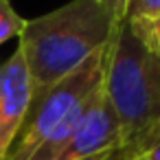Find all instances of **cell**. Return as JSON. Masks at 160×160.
<instances>
[{"label": "cell", "mask_w": 160, "mask_h": 160, "mask_svg": "<svg viewBox=\"0 0 160 160\" xmlns=\"http://www.w3.org/2000/svg\"><path fill=\"white\" fill-rule=\"evenodd\" d=\"M134 160H147V158H142V156H140V158H134Z\"/></svg>", "instance_id": "30bf717a"}, {"label": "cell", "mask_w": 160, "mask_h": 160, "mask_svg": "<svg viewBox=\"0 0 160 160\" xmlns=\"http://www.w3.org/2000/svg\"><path fill=\"white\" fill-rule=\"evenodd\" d=\"M103 5V9L110 13V18L116 22V24H123L127 20V5L129 0H99Z\"/></svg>", "instance_id": "ba28073f"}, {"label": "cell", "mask_w": 160, "mask_h": 160, "mask_svg": "<svg viewBox=\"0 0 160 160\" xmlns=\"http://www.w3.org/2000/svg\"><path fill=\"white\" fill-rule=\"evenodd\" d=\"M33 97V81L20 48L0 64V160H5Z\"/></svg>", "instance_id": "277c9868"}, {"label": "cell", "mask_w": 160, "mask_h": 160, "mask_svg": "<svg viewBox=\"0 0 160 160\" xmlns=\"http://www.w3.org/2000/svg\"><path fill=\"white\" fill-rule=\"evenodd\" d=\"M105 48L57 83L33 88L29 110L5 160H53L77 129L103 83Z\"/></svg>", "instance_id": "3957f363"}, {"label": "cell", "mask_w": 160, "mask_h": 160, "mask_svg": "<svg viewBox=\"0 0 160 160\" xmlns=\"http://www.w3.org/2000/svg\"><path fill=\"white\" fill-rule=\"evenodd\" d=\"M160 13V0H129L127 22H149Z\"/></svg>", "instance_id": "8992f818"}, {"label": "cell", "mask_w": 160, "mask_h": 160, "mask_svg": "<svg viewBox=\"0 0 160 160\" xmlns=\"http://www.w3.org/2000/svg\"><path fill=\"white\" fill-rule=\"evenodd\" d=\"M103 92L116 116L123 147L140 158L160 129V57L125 20L103 57Z\"/></svg>", "instance_id": "6da1fadb"}, {"label": "cell", "mask_w": 160, "mask_h": 160, "mask_svg": "<svg viewBox=\"0 0 160 160\" xmlns=\"http://www.w3.org/2000/svg\"><path fill=\"white\" fill-rule=\"evenodd\" d=\"M24 24L27 20H22L20 13H16L9 0H0V44H5L11 38H20Z\"/></svg>", "instance_id": "5b68a950"}, {"label": "cell", "mask_w": 160, "mask_h": 160, "mask_svg": "<svg viewBox=\"0 0 160 160\" xmlns=\"http://www.w3.org/2000/svg\"><path fill=\"white\" fill-rule=\"evenodd\" d=\"M129 27L156 51V55L160 57V13L149 20V22H129Z\"/></svg>", "instance_id": "52a82bcc"}, {"label": "cell", "mask_w": 160, "mask_h": 160, "mask_svg": "<svg viewBox=\"0 0 160 160\" xmlns=\"http://www.w3.org/2000/svg\"><path fill=\"white\" fill-rule=\"evenodd\" d=\"M116 27L99 0H70L51 13L27 20L18 48L33 88L57 83L75 72L110 44Z\"/></svg>", "instance_id": "7a4b0ae2"}, {"label": "cell", "mask_w": 160, "mask_h": 160, "mask_svg": "<svg viewBox=\"0 0 160 160\" xmlns=\"http://www.w3.org/2000/svg\"><path fill=\"white\" fill-rule=\"evenodd\" d=\"M142 158H147V160H160V129L153 134V138H151L149 145L145 147Z\"/></svg>", "instance_id": "9c48e42d"}]
</instances>
